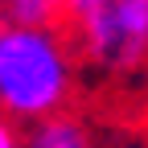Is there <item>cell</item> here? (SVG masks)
I'll list each match as a JSON object with an SVG mask.
<instances>
[{
  "label": "cell",
  "instance_id": "obj_1",
  "mask_svg": "<svg viewBox=\"0 0 148 148\" xmlns=\"http://www.w3.org/2000/svg\"><path fill=\"white\" fill-rule=\"evenodd\" d=\"M78 86V53L66 29H12L0 33V115L12 123H41L70 111Z\"/></svg>",
  "mask_w": 148,
  "mask_h": 148
},
{
  "label": "cell",
  "instance_id": "obj_4",
  "mask_svg": "<svg viewBox=\"0 0 148 148\" xmlns=\"http://www.w3.org/2000/svg\"><path fill=\"white\" fill-rule=\"evenodd\" d=\"M0 12H4V25L12 29H62L66 25V0H4Z\"/></svg>",
  "mask_w": 148,
  "mask_h": 148
},
{
  "label": "cell",
  "instance_id": "obj_6",
  "mask_svg": "<svg viewBox=\"0 0 148 148\" xmlns=\"http://www.w3.org/2000/svg\"><path fill=\"white\" fill-rule=\"evenodd\" d=\"M0 33H4V12H0Z\"/></svg>",
  "mask_w": 148,
  "mask_h": 148
},
{
  "label": "cell",
  "instance_id": "obj_5",
  "mask_svg": "<svg viewBox=\"0 0 148 148\" xmlns=\"http://www.w3.org/2000/svg\"><path fill=\"white\" fill-rule=\"evenodd\" d=\"M0 148H21V127L8 115H0Z\"/></svg>",
  "mask_w": 148,
  "mask_h": 148
},
{
  "label": "cell",
  "instance_id": "obj_2",
  "mask_svg": "<svg viewBox=\"0 0 148 148\" xmlns=\"http://www.w3.org/2000/svg\"><path fill=\"white\" fill-rule=\"evenodd\" d=\"M62 29L78 62L103 74L148 66V0H66Z\"/></svg>",
  "mask_w": 148,
  "mask_h": 148
},
{
  "label": "cell",
  "instance_id": "obj_3",
  "mask_svg": "<svg viewBox=\"0 0 148 148\" xmlns=\"http://www.w3.org/2000/svg\"><path fill=\"white\" fill-rule=\"evenodd\" d=\"M21 148H95V136L82 115L62 111L53 119H41L21 132Z\"/></svg>",
  "mask_w": 148,
  "mask_h": 148
}]
</instances>
